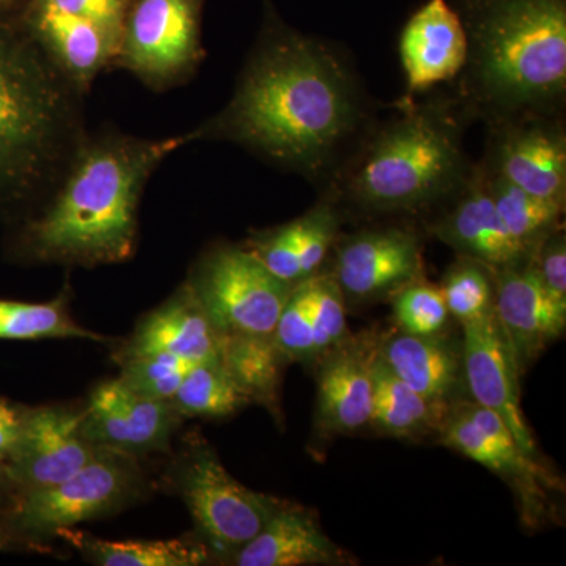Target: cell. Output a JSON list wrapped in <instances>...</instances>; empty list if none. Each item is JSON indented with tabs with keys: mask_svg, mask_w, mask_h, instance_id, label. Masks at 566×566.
<instances>
[{
	"mask_svg": "<svg viewBox=\"0 0 566 566\" xmlns=\"http://www.w3.org/2000/svg\"><path fill=\"white\" fill-rule=\"evenodd\" d=\"M145 482L134 457L102 449L91 463L54 486L24 491L0 516L18 535L41 542L62 528L99 520L139 501Z\"/></svg>",
	"mask_w": 566,
	"mask_h": 566,
	"instance_id": "obj_6",
	"label": "cell"
},
{
	"mask_svg": "<svg viewBox=\"0 0 566 566\" xmlns=\"http://www.w3.org/2000/svg\"><path fill=\"white\" fill-rule=\"evenodd\" d=\"M447 412L412 390L379 356L374 365V412L370 423L395 438H411L438 427Z\"/></svg>",
	"mask_w": 566,
	"mask_h": 566,
	"instance_id": "obj_26",
	"label": "cell"
},
{
	"mask_svg": "<svg viewBox=\"0 0 566 566\" xmlns=\"http://www.w3.org/2000/svg\"><path fill=\"white\" fill-rule=\"evenodd\" d=\"M300 222V253L303 277L318 274L338 232L337 212L334 205L318 203Z\"/></svg>",
	"mask_w": 566,
	"mask_h": 566,
	"instance_id": "obj_36",
	"label": "cell"
},
{
	"mask_svg": "<svg viewBox=\"0 0 566 566\" xmlns=\"http://www.w3.org/2000/svg\"><path fill=\"white\" fill-rule=\"evenodd\" d=\"M233 98L196 140L243 145L283 169L326 175L359 136L365 107L359 82L322 40L293 31L270 14Z\"/></svg>",
	"mask_w": 566,
	"mask_h": 566,
	"instance_id": "obj_1",
	"label": "cell"
},
{
	"mask_svg": "<svg viewBox=\"0 0 566 566\" xmlns=\"http://www.w3.org/2000/svg\"><path fill=\"white\" fill-rule=\"evenodd\" d=\"M62 536L76 547L85 560L99 566H197L207 564L210 549L191 539H125L109 542L76 531L62 528Z\"/></svg>",
	"mask_w": 566,
	"mask_h": 566,
	"instance_id": "obj_24",
	"label": "cell"
},
{
	"mask_svg": "<svg viewBox=\"0 0 566 566\" xmlns=\"http://www.w3.org/2000/svg\"><path fill=\"white\" fill-rule=\"evenodd\" d=\"M181 420L172 401L145 397L115 378L93 389L81 431L93 446L136 458L167 450Z\"/></svg>",
	"mask_w": 566,
	"mask_h": 566,
	"instance_id": "obj_11",
	"label": "cell"
},
{
	"mask_svg": "<svg viewBox=\"0 0 566 566\" xmlns=\"http://www.w3.org/2000/svg\"><path fill=\"white\" fill-rule=\"evenodd\" d=\"M485 166L524 191L565 203L566 137L553 115L493 122Z\"/></svg>",
	"mask_w": 566,
	"mask_h": 566,
	"instance_id": "obj_12",
	"label": "cell"
},
{
	"mask_svg": "<svg viewBox=\"0 0 566 566\" xmlns=\"http://www.w3.org/2000/svg\"><path fill=\"white\" fill-rule=\"evenodd\" d=\"M378 356L401 381L446 412L465 385L461 349L441 334L390 335L379 342Z\"/></svg>",
	"mask_w": 566,
	"mask_h": 566,
	"instance_id": "obj_23",
	"label": "cell"
},
{
	"mask_svg": "<svg viewBox=\"0 0 566 566\" xmlns=\"http://www.w3.org/2000/svg\"><path fill=\"white\" fill-rule=\"evenodd\" d=\"M316 359L348 337L345 296L333 275H312Z\"/></svg>",
	"mask_w": 566,
	"mask_h": 566,
	"instance_id": "obj_35",
	"label": "cell"
},
{
	"mask_svg": "<svg viewBox=\"0 0 566 566\" xmlns=\"http://www.w3.org/2000/svg\"><path fill=\"white\" fill-rule=\"evenodd\" d=\"M43 543L32 542V539L24 538V536L18 535L17 532L13 531L6 523L2 516H0V553H7V551H41L43 553L44 549Z\"/></svg>",
	"mask_w": 566,
	"mask_h": 566,
	"instance_id": "obj_40",
	"label": "cell"
},
{
	"mask_svg": "<svg viewBox=\"0 0 566 566\" xmlns=\"http://www.w3.org/2000/svg\"><path fill=\"white\" fill-rule=\"evenodd\" d=\"M449 200H452L449 210L431 227L442 243L493 270L516 266L532 259L534 253L517 243L499 218L482 166L471 167Z\"/></svg>",
	"mask_w": 566,
	"mask_h": 566,
	"instance_id": "obj_17",
	"label": "cell"
},
{
	"mask_svg": "<svg viewBox=\"0 0 566 566\" xmlns=\"http://www.w3.org/2000/svg\"><path fill=\"white\" fill-rule=\"evenodd\" d=\"M419 238L400 227L365 230L338 244L333 277L345 300L365 303L397 294L422 279Z\"/></svg>",
	"mask_w": 566,
	"mask_h": 566,
	"instance_id": "obj_14",
	"label": "cell"
},
{
	"mask_svg": "<svg viewBox=\"0 0 566 566\" xmlns=\"http://www.w3.org/2000/svg\"><path fill=\"white\" fill-rule=\"evenodd\" d=\"M441 442L506 480L516 491L526 520L535 523L546 512V490L558 483L527 455L504 420L475 401H457L439 424Z\"/></svg>",
	"mask_w": 566,
	"mask_h": 566,
	"instance_id": "obj_10",
	"label": "cell"
},
{
	"mask_svg": "<svg viewBox=\"0 0 566 566\" xmlns=\"http://www.w3.org/2000/svg\"><path fill=\"white\" fill-rule=\"evenodd\" d=\"M11 3H13V0H0V10L7 9Z\"/></svg>",
	"mask_w": 566,
	"mask_h": 566,
	"instance_id": "obj_42",
	"label": "cell"
},
{
	"mask_svg": "<svg viewBox=\"0 0 566 566\" xmlns=\"http://www.w3.org/2000/svg\"><path fill=\"white\" fill-rule=\"evenodd\" d=\"M300 222L297 219L253 234L245 249H249L271 271L275 277L296 285L304 281L301 270Z\"/></svg>",
	"mask_w": 566,
	"mask_h": 566,
	"instance_id": "obj_34",
	"label": "cell"
},
{
	"mask_svg": "<svg viewBox=\"0 0 566 566\" xmlns=\"http://www.w3.org/2000/svg\"><path fill=\"white\" fill-rule=\"evenodd\" d=\"M532 262L536 273L554 296L566 301V240L557 229L535 249Z\"/></svg>",
	"mask_w": 566,
	"mask_h": 566,
	"instance_id": "obj_37",
	"label": "cell"
},
{
	"mask_svg": "<svg viewBox=\"0 0 566 566\" xmlns=\"http://www.w3.org/2000/svg\"><path fill=\"white\" fill-rule=\"evenodd\" d=\"M400 57L411 95L455 80L468 61L463 21L449 0H427L406 22Z\"/></svg>",
	"mask_w": 566,
	"mask_h": 566,
	"instance_id": "obj_19",
	"label": "cell"
},
{
	"mask_svg": "<svg viewBox=\"0 0 566 566\" xmlns=\"http://www.w3.org/2000/svg\"><path fill=\"white\" fill-rule=\"evenodd\" d=\"M494 312L521 374L566 327V301L554 296L536 273L532 259L494 270Z\"/></svg>",
	"mask_w": 566,
	"mask_h": 566,
	"instance_id": "obj_16",
	"label": "cell"
},
{
	"mask_svg": "<svg viewBox=\"0 0 566 566\" xmlns=\"http://www.w3.org/2000/svg\"><path fill=\"white\" fill-rule=\"evenodd\" d=\"M461 326L464 382L471 397L501 417L521 449L536 458L534 434L521 406V370L495 312Z\"/></svg>",
	"mask_w": 566,
	"mask_h": 566,
	"instance_id": "obj_13",
	"label": "cell"
},
{
	"mask_svg": "<svg viewBox=\"0 0 566 566\" xmlns=\"http://www.w3.org/2000/svg\"><path fill=\"white\" fill-rule=\"evenodd\" d=\"M174 408L182 419H222L251 405L233 381L221 357L192 365L172 398Z\"/></svg>",
	"mask_w": 566,
	"mask_h": 566,
	"instance_id": "obj_29",
	"label": "cell"
},
{
	"mask_svg": "<svg viewBox=\"0 0 566 566\" xmlns=\"http://www.w3.org/2000/svg\"><path fill=\"white\" fill-rule=\"evenodd\" d=\"M483 175L499 218L510 234L532 253L551 233L560 229L565 203L543 199L524 191L520 186L488 169L482 164Z\"/></svg>",
	"mask_w": 566,
	"mask_h": 566,
	"instance_id": "obj_27",
	"label": "cell"
},
{
	"mask_svg": "<svg viewBox=\"0 0 566 566\" xmlns=\"http://www.w3.org/2000/svg\"><path fill=\"white\" fill-rule=\"evenodd\" d=\"M471 167L460 122L446 104L431 103L371 129L340 182L345 199L360 210L419 211L447 202Z\"/></svg>",
	"mask_w": 566,
	"mask_h": 566,
	"instance_id": "obj_5",
	"label": "cell"
},
{
	"mask_svg": "<svg viewBox=\"0 0 566 566\" xmlns=\"http://www.w3.org/2000/svg\"><path fill=\"white\" fill-rule=\"evenodd\" d=\"M312 308L314 286L312 277H307L293 286L273 333L275 345L286 363H311L316 359Z\"/></svg>",
	"mask_w": 566,
	"mask_h": 566,
	"instance_id": "obj_31",
	"label": "cell"
},
{
	"mask_svg": "<svg viewBox=\"0 0 566 566\" xmlns=\"http://www.w3.org/2000/svg\"><path fill=\"white\" fill-rule=\"evenodd\" d=\"M394 315L400 333L411 335L441 334L450 316L439 286L422 279L395 294Z\"/></svg>",
	"mask_w": 566,
	"mask_h": 566,
	"instance_id": "obj_33",
	"label": "cell"
},
{
	"mask_svg": "<svg viewBox=\"0 0 566 566\" xmlns=\"http://www.w3.org/2000/svg\"><path fill=\"white\" fill-rule=\"evenodd\" d=\"M378 348L374 335H360L323 354L316 395V427L323 436L353 433L370 423Z\"/></svg>",
	"mask_w": 566,
	"mask_h": 566,
	"instance_id": "obj_18",
	"label": "cell"
},
{
	"mask_svg": "<svg viewBox=\"0 0 566 566\" xmlns=\"http://www.w3.org/2000/svg\"><path fill=\"white\" fill-rule=\"evenodd\" d=\"M28 411V406L0 397V460L6 463L20 442Z\"/></svg>",
	"mask_w": 566,
	"mask_h": 566,
	"instance_id": "obj_39",
	"label": "cell"
},
{
	"mask_svg": "<svg viewBox=\"0 0 566 566\" xmlns=\"http://www.w3.org/2000/svg\"><path fill=\"white\" fill-rule=\"evenodd\" d=\"M203 0H132L115 61L155 88L185 80L203 57Z\"/></svg>",
	"mask_w": 566,
	"mask_h": 566,
	"instance_id": "obj_9",
	"label": "cell"
},
{
	"mask_svg": "<svg viewBox=\"0 0 566 566\" xmlns=\"http://www.w3.org/2000/svg\"><path fill=\"white\" fill-rule=\"evenodd\" d=\"M192 140L193 133L156 140L84 137L61 180L22 223L18 259L82 268L128 262L145 185L170 153Z\"/></svg>",
	"mask_w": 566,
	"mask_h": 566,
	"instance_id": "obj_2",
	"label": "cell"
},
{
	"mask_svg": "<svg viewBox=\"0 0 566 566\" xmlns=\"http://www.w3.org/2000/svg\"><path fill=\"white\" fill-rule=\"evenodd\" d=\"M175 485L210 553L233 557L262 531L282 501L241 485L207 442H193Z\"/></svg>",
	"mask_w": 566,
	"mask_h": 566,
	"instance_id": "obj_8",
	"label": "cell"
},
{
	"mask_svg": "<svg viewBox=\"0 0 566 566\" xmlns=\"http://www.w3.org/2000/svg\"><path fill=\"white\" fill-rule=\"evenodd\" d=\"M82 409L29 408L17 449L7 465L18 493L54 486L98 455L81 431Z\"/></svg>",
	"mask_w": 566,
	"mask_h": 566,
	"instance_id": "obj_15",
	"label": "cell"
},
{
	"mask_svg": "<svg viewBox=\"0 0 566 566\" xmlns=\"http://www.w3.org/2000/svg\"><path fill=\"white\" fill-rule=\"evenodd\" d=\"M219 357L251 403L281 412L279 390L286 363L273 335H221Z\"/></svg>",
	"mask_w": 566,
	"mask_h": 566,
	"instance_id": "obj_25",
	"label": "cell"
},
{
	"mask_svg": "<svg viewBox=\"0 0 566 566\" xmlns=\"http://www.w3.org/2000/svg\"><path fill=\"white\" fill-rule=\"evenodd\" d=\"M452 6L468 35L469 106L491 123L557 112L566 92V0H453Z\"/></svg>",
	"mask_w": 566,
	"mask_h": 566,
	"instance_id": "obj_4",
	"label": "cell"
},
{
	"mask_svg": "<svg viewBox=\"0 0 566 566\" xmlns=\"http://www.w3.org/2000/svg\"><path fill=\"white\" fill-rule=\"evenodd\" d=\"M120 365L118 378L126 386L145 397L172 401L182 378L196 364L169 354H122Z\"/></svg>",
	"mask_w": 566,
	"mask_h": 566,
	"instance_id": "obj_32",
	"label": "cell"
},
{
	"mask_svg": "<svg viewBox=\"0 0 566 566\" xmlns=\"http://www.w3.org/2000/svg\"><path fill=\"white\" fill-rule=\"evenodd\" d=\"M188 285L221 335H273L294 286L238 245L211 249Z\"/></svg>",
	"mask_w": 566,
	"mask_h": 566,
	"instance_id": "obj_7",
	"label": "cell"
},
{
	"mask_svg": "<svg viewBox=\"0 0 566 566\" xmlns=\"http://www.w3.org/2000/svg\"><path fill=\"white\" fill-rule=\"evenodd\" d=\"M221 334L188 283L166 304L142 319L122 354H169L186 363L219 359Z\"/></svg>",
	"mask_w": 566,
	"mask_h": 566,
	"instance_id": "obj_22",
	"label": "cell"
},
{
	"mask_svg": "<svg viewBox=\"0 0 566 566\" xmlns=\"http://www.w3.org/2000/svg\"><path fill=\"white\" fill-rule=\"evenodd\" d=\"M21 20L55 65L82 92L87 91L96 74L117 57L120 44L117 33L54 9L43 0H31Z\"/></svg>",
	"mask_w": 566,
	"mask_h": 566,
	"instance_id": "obj_20",
	"label": "cell"
},
{
	"mask_svg": "<svg viewBox=\"0 0 566 566\" xmlns=\"http://www.w3.org/2000/svg\"><path fill=\"white\" fill-rule=\"evenodd\" d=\"M81 88L22 20L0 18V218L43 202L84 140Z\"/></svg>",
	"mask_w": 566,
	"mask_h": 566,
	"instance_id": "obj_3",
	"label": "cell"
},
{
	"mask_svg": "<svg viewBox=\"0 0 566 566\" xmlns=\"http://www.w3.org/2000/svg\"><path fill=\"white\" fill-rule=\"evenodd\" d=\"M18 494V488L11 479L9 465L6 461L0 460V513L6 512Z\"/></svg>",
	"mask_w": 566,
	"mask_h": 566,
	"instance_id": "obj_41",
	"label": "cell"
},
{
	"mask_svg": "<svg viewBox=\"0 0 566 566\" xmlns=\"http://www.w3.org/2000/svg\"><path fill=\"white\" fill-rule=\"evenodd\" d=\"M54 9L85 18L122 35L123 21L132 0H43Z\"/></svg>",
	"mask_w": 566,
	"mask_h": 566,
	"instance_id": "obj_38",
	"label": "cell"
},
{
	"mask_svg": "<svg viewBox=\"0 0 566 566\" xmlns=\"http://www.w3.org/2000/svg\"><path fill=\"white\" fill-rule=\"evenodd\" d=\"M439 290L447 311L460 323L482 318L494 311V270L479 260L460 255L447 270Z\"/></svg>",
	"mask_w": 566,
	"mask_h": 566,
	"instance_id": "obj_30",
	"label": "cell"
},
{
	"mask_svg": "<svg viewBox=\"0 0 566 566\" xmlns=\"http://www.w3.org/2000/svg\"><path fill=\"white\" fill-rule=\"evenodd\" d=\"M84 338L104 344L107 337L85 329L70 315L69 294L50 303L0 300V340Z\"/></svg>",
	"mask_w": 566,
	"mask_h": 566,
	"instance_id": "obj_28",
	"label": "cell"
},
{
	"mask_svg": "<svg viewBox=\"0 0 566 566\" xmlns=\"http://www.w3.org/2000/svg\"><path fill=\"white\" fill-rule=\"evenodd\" d=\"M238 566L348 565L349 557L303 506L282 501L251 542L230 558Z\"/></svg>",
	"mask_w": 566,
	"mask_h": 566,
	"instance_id": "obj_21",
	"label": "cell"
}]
</instances>
